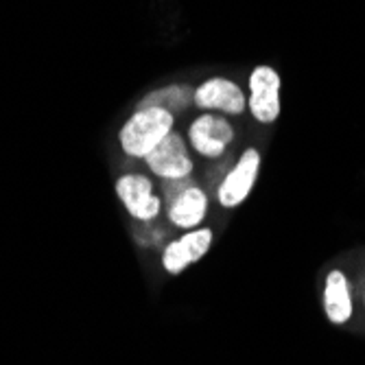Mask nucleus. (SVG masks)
<instances>
[{
  "mask_svg": "<svg viewBox=\"0 0 365 365\" xmlns=\"http://www.w3.org/2000/svg\"><path fill=\"white\" fill-rule=\"evenodd\" d=\"M173 131V114L160 108H138L123 125L118 143L129 158H147Z\"/></svg>",
  "mask_w": 365,
  "mask_h": 365,
  "instance_id": "1",
  "label": "nucleus"
},
{
  "mask_svg": "<svg viewBox=\"0 0 365 365\" xmlns=\"http://www.w3.org/2000/svg\"><path fill=\"white\" fill-rule=\"evenodd\" d=\"M280 86L282 79L276 68L267 63H260L252 71L250 75V110L252 116L262 123V125H272L280 116Z\"/></svg>",
  "mask_w": 365,
  "mask_h": 365,
  "instance_id": "2",
  "label": "nucleus"
},
{
  "mask_svg": "<svg viewBox=\"0 0 365 365\" xmlns=\"http://www.w3.org/2000/svg\"><path fill=\"white\" fill-rule=\"evenodd\" d=\"M116 195L127 212L138 221H153L160 215L162 199L153 195V184L140 173H127L116 180Z\"/></svg>",
  "mask_w": 365,
  "mask_h": 365,
  "instance_id": "3",
  "label": "nucleus"
},
{
  "mask_svg": "<svg viewBox=\"0 0 365 365\" xmlns=\"http://www.w3.org/2000/svg\"><path fill=\"white\" fill-rule=\"evenodd\" d=\"M258 171H260V153H258V149L250 147L239 158L237 167L232 169L225 175V180L221 182L219 192H217L219 204L223 208H237V206H241L245 199L250 197V192H252V188L256 184Z\"/></svg>",
  "mask_w": 365,
  "mask_h": 365,
  "instance_id": "4",
  "label": "nucleus"
},
{
  "mask_svg": "<svg viewBox=\"0 0 365 365\" xmlns=\"http://www.w3.org/2000/svg\"><path fill=\"white\" fill-rule=\"evenodd\" d=\"M147 167L162 180H184L192 173V160L180 134L171 131L147 158Z\"/></svg>",
  "mask_w": 365,
  "mask_h": 365,
  "instance_id": "5",
  "label": "nucleus"
},
{
  "mask_svg": "<svg viewBox=\"0 0 365 365\" xmlns=\"http://www.w3.org/2000/svg\"><path fill=\"white\" fill-rule=\"evenodd\" d=\"M188 138L197 153L204 158H219L225 147L235 140V127L225 120V116L204 114L188 127Z\"/></svg>",
  "mask_w": 365,
  "mask_h": 365,
  "instance_id": "6",
  "label": "nucleus"
},
{
  "mask_svg": "<svg viewBox=\"0 0 365 365\" xmlns=\"http://www.w3.org/2000/svg\"><path fill=\"white\" fill-rule=\"evenodd\" d=\"M212 245V230L199 227L190 230L186 235L173 243H169L162 252V267L167 269L171 276L182 274L188 264L202 260Z\"/></svg>",
  "mask_w": 365,
  "mask_h": 365,
  "instance_id": "7",
  "label": "nucleus"
},
{
  "mask_svg": "<svg viewBox=\"0 0 365 365\" xmlns=\"http://www.w3.org/2000/svg\"><path fill=\"white\" fill-rule=\"evenodd\" d=\"M195 106L202 110H219L230 116H237L243 114L247 98L232 79L212 77L195 88Z\"/></svg>",
  "mask_w": 365,
  "mask_h": 365,
  "instance_id": "8",
  "label": "nucleus"
},
{
  "mask_svg": "<svg viewBox=\"0 0 365 365\" xmlns=\"http://www.w3.org/2000/svg\"><path fill=\"white\" fill-rule=\"evenodd\" d=\"M324 313L330 324H337V326L348 324L354 313L352 287L341 269L328 272L324 280Z\"/></svg>",
  "mask_w": 365,
  "mask_h": 365,
  "instance_id": "9",
  "label": "nucleus"
},
{
  "mask_svg": "<svg viewBox=\"0 0 365 365\" xmlns=\"http://www.w3.org/2000/svg\"><path fill=\"white\" fill-rule=\"evenodd\" d=\"M208 212V197L199 186L186 188L169 204V221L182 230H195Z\"/></svg>",
  "mask_w": 365,
  "mask_h": 365,
  "instance_id": "10",
  "label": "nucleus"
},
{
  "mask_svg": "<svg viewBox=\"0 0 365 365\" xmlns=\"http://www.w3.org/2000/svg\"><path fill=\"white\" fill-rule=\"evenodd\" d=\"M190 103H195V90L186 83H173L155 92H149L138 103V108H160L175 116L184 112Z\"/></svg>",
  "mask_w": 365,
  "mask_h": 365,
  "instance_id": "11",
  "label": "nucleus"
},
{
  "mask_svg": "<svg viewBox=\"0 0 365 365\" xmlns=\"http://www.w3.org/2000/svg\"><path fill=\"white\" fill-rule=\"evenodd\" d=\"M195 186V182L190 178H184V180H164V195H167V202L171 204L173 199H178L186 188Z\"/></svg>",
  "mask_w": 365,
  "mask_h": 365,
  "instance_id": "12",
  "label": "nucleus"
},
{
  "mask_svg": "<svg viewBox=\"0 0 365 365\" xmlns=\"http://www.w3.org/2000/svg\"><path fill=\"white\" fill-rule=\"evenodd\" d=\"M363 304H365V293H363Z\"/></svg>",
  "mask_w": 365,
  "mask_h": 365,
  "instance_id": "13",
  "label": "nucleus"
}]
</instances>
